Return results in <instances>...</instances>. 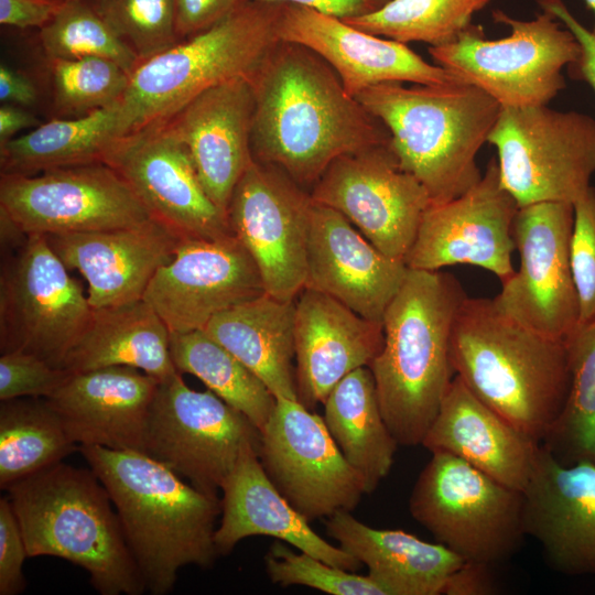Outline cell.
Instances as JSON below:
<instances>
[{
    "label": "cell",
    "instance_id": "8992f818",
    "mask_svg": "<svg viewBox=\"0 0 595 595\" xmlns=\"http://www.w3.org/2000/svg\"><path fill=\"white\" fill-rule=\"evenodd\" d=\"M6 490L29 558L80 566L101 595L147 591L109 493L90 467L60 462Z\"/></svg>",
    "mask_w": 595,
    "mask_h": 595
},
{
    "label": "cell",
    "instance_id": "816d5d0a",
    "mask_svg": "<svg viewBox=\"0 0 595 595\" xmlns=\"http://www.w3.org/2000/svg\"><path fill=\"white\" fill-rule=\"evenodd\" d=\"M37 88L32 79L7 64L0 66V100L2 104L29 107L37 100Z\"/></svg>",
    "mask_w": 595,
    "mask_h": 595
},
{
    "label": "cell",
    "instance_id": "836d02e7",
    "mask_svg": "<svg viewBox=\"0 0 595 595\" xmlns=\"http://www.w3.org/2000/svg\"><path fill=\"white\" fill-rule=\"evenodd\" d=\"M323 405L328 432L371 494L388 476L399 444L382 415L370 368L344 377Z\"/></svg>",
    "mask_w": 595,
    "mask_h": 595
},
{
    "label": "cell",
    "instance_id": "277c9868",
    "mask_svg": "<svg viewBox=\"0 0 595 595\" xmlns=\"http://www.w3.org/2000/svg\"><path fill=\"white\" fill-rule=\"evenodd\" d=\"M466 298L453 274L409 268L385 312L383 346L369 368L399 445L422 444L455 377L451 338Z\"/></svg>",
    "mask_w": 595,
    "mask_h": 595
},
{
    "label": "cell",
    "instance_id": "2e32d148",
    "mask_svg": "<svg viewBox=\"0 0 595 595\" xmlns=\"http://www.w3.org/2000/svg\"><path fill=\"white\" fill-rule=\"evenodd\" d=\"M573 226L571 203L542 202L519 207L513 238L520 267L493 299L509 317L561 340L575 331L580 316L570 261Z\"/></svg>",
    "mask_w": 595,
    "mask_h": 595
},
{
    "label": "cell",
    "instance_id": "83f0119b",
    "mask_svg": "<svg viewBox=\"0 0 595 595\" xmlns=\"http://www.w3.org/2000/svg\"><path fill=\"white\" fill-rule=\"evenodd\" d=\"M221 518L214 534L218 555L229 554L244 539L281 540L331 565L357 572L363 564L317 534L269 479L257 451L242 455L221 488Z\"/></svg>",
    "mask_w": 595,
    "mask_h": 595
},
{
    "label": "cell",
    "instance_id": "e0dca14e",
    "mask_svg": "<svg viewBox=\"0 0 595 595\" xmlns=\"http://www.w3.org/2000/svg\"><path fill=\"white\" fill-rule=\"evenodd\" d=\"M310 194L340 213L381 252L402 261L431 204L425 187L400 166L390 142L336 159Z\"/></svg>",
    "mask_w": 595,
    "mask_h": 595
},
{
    "label": "cell",
    "instance_id": "4fadbf2b",
    "mask_svg": "<svg viewBox=\"0 0 595 595\" xmlns=\"http://www.w3.org/2000/svg\"><path fill=\"white\" fill-rule=\"evenodd\" d=\"M0 208L28 235L108 230L152 218L123 176L105 163L1 173Z\"/></svg>",
    "mask_w": 595,
    "mask_h": 595
},
{
    "label": "cell",
    "instance_id": "f1b7e54d",
    "mask_svg": "<svg viewBox=\"0 0 595 595\" xmlns=\"http://www.w3.org/2000/svg\"><path fill=\"white\" fill-rule=\"evenodd\" d=\"M421 445L430 452L450 453L522 491L540 443L486 405L455 376Z\"/></svg>",
    "mask_w": 595,
    "mask_h": 595
},
{
    "label": "cell",
    "instance_id": "5bb4252c",
    "mask_svg": "<svg viewBox=\"0 0 595 595\" xmlns=\"http://www.w3.org/2000/svg\"><path fill=\"white\" fill-rule=\"evenodd\" d=\"M259 459L277 489L310 522L354 510L366 494L323 416L299 400L277 399L261 430Z\"/></svg>",
    "mask_w": 595,
    "mask_h": 595
},
{
    "label": "cell",
    "instance_id": "f5cc1de1",
    "mask_svg": "<svg viewBox=\"0 0 595 595\" xmlns=\"http://www.w3.org/2000/svg\"><path fill=\"white\" fill-rule=\"evenodd\" d=\"M41 125L24 107L3 104L0 107V145L15 138L19 131Z\"/></svg>",
    "mask_w": 595,
    "mask_h": 595
},
{
    "label": "cell",
    "instance_id": "7bdbcfd3",
    "mask_svg": "<svg viewBox=\"0 0 595 595\" xmlns=\"http://www.w3.org/2000/svg\"><path fill=\"white\" fill-rule=\"evenodd\" d=\"M570 261L578 300V324L595 321V188L575 201Z\"/></svg>",
    "mask_w": 595,
    "mask_h": 595
},
{
    "label": "cell",
    "instance_id": "60d3db41",
    "mask_svg": "<svg viewBox=\"0 0 595 595\" xmlns=\"http://www.w3.org/2000/svg\"><path fill=\"white\" fill-rule=\"evenodd\" d=\"M93 8L141 62L181 42L174 0H95Z\"/></svg>",
    "mask_w": 595,
    "mask_h": 595
},
{
    "label": "cell",
    "instance_id": "1f68e13d",
    "mask_svg": "<svg viewBox=\"0 0 595 595\" xmlns=\"http://www.w3.org/2000/svg\"><path fill=\"white\" fill-rule=\"evenodd\" d=\"M295 300L268 293L214 316L204 331L247 366L277 399L299 400L294 345Z\"/></svg>",
    "mask_w": 595,
    "mask_h": 595
},
{
    "label": "cell",
    "instance_id": "f35d334b",
    "mask_svg": "<svg viewBox=\"0 0 595 595\" xmlns=\"http://www.w3.org/2000/svg\"><path fill=\"white\" fill-rule=\"evenodd\" d=\"M48 58L104 57L131 74L138 55L85 0H64L58 12L40 29Z\"/></svg>",
    "mask_w": 595,
    "mask_h": 595
},
{
    "label": "cell",
    "instance_id": "8fae6325",
    "mask_svg": "<svg viewBox=\"0 0 595 595\" xmlns=\"http://www.w3.org/2000/svg\"><path fill=\"white\" fill-rule=\"evenodd\" d=\"M181 375L159 382L144 453L198 490L218 496L242 455L259 453L261 431L209 389L190 388Z\"/></svg>",
    "mask_w": 595,
    "mask_h": 595
},
{
    "label": "cell",
    "instance_id": "9c48e42d",
    "mask_svg": "<svg viewBox=\"0 0 595 595\" xmlns=\"http://www.w3.org/2000/svg\"><path fill=\"white\" fill-rule=\"evenodd\" d=\"M493 17L510 28L508 36L488 40L470 25L453 42L430 46V55L500 107L548 105L565 87L562 71L578 57L575 36L548 11L529 21L502 11Z\"/></svg>",
    "mask_w": 595,
    "mask_h": 595
},
{
    "label": "cell",
    "instance_id": "6da1fadb",
    "mask_svg": "<svg viewBox=\"0 0 595 595\" xmlns=\"http://www.w3.org/2000/svg\"><path fill=\"white\" fill-rule=\"evenodd\" d=\"M253 160L313 187L338 158L390 142L383 123L310 48L278 43L250 78Z\"/></svg>",
    "mask_w": 595,
    "mask_h": 595
},
{
    "label": "cell",
    "instance_id": "681fc988",
    "mask_svg": "<svg viewBox=\"0 0 595 595\" xmlns=\"http://www.w3.org/2000/svg\"><path fill=\"white\" fill-rule=\"evenodd\" d=\"M491 565L465 561L448 578L443 594L486 595L495 591Z\"/></svg>",
    "mask_w": 595,
    "mask_h": 595
},
{
    "label": "cell",
    "instance_id": "30bf717a",
    "mask_svg": "<svg viewBox=\"0 0 595 595\" xmlns=\"http://www.w3.org/2000/svg\"><path fill=\"white\" fill-rule=\"evenodd\" d=\"M488 143L497 150L501 185L519 207L574 204L595 174V119L548 105L501 107Z\"/></svg>",
    "mask_w": 595,
    "mask_h": 595
},
{
    "label": "cell",
    "instance_id": "74e56055",
    "mask_svg": "<svg viewBox=\"0 0 595 595\" xmlns=\"http://www.w3.org/2000/svg\"><path fill=\"white\" fill-rule=\"evenodd\" d=\"M489 0H389L378 10L343 19L364 32L401 43L440 46L470 26L472 17Z\"/></svg>",
    "mask_w": 595,
    "mask_h": 595
},
{
    "label": "cell",
    "instance_id": "d6a6232c",
    "mask_svg": "<svg viewBox=\"0 0 595 595\" xmlns=\"http://www.w3.org/2000/svg\"><path fill=\"white\" fill-rule=\"evenodd\" d=\"M123 137L121 100L66 119H53L0 145L1 173L33 175L47 170L107 163Z\"/></svg>",
    "mask_w": 595,
    "mask_h": 595
},
{
    "label": "cell",
    "instance_id": "bcb514c9",
    "mask_svg": "<svg viewBox=\"0 0 595 595\" xmlns=\"http://www.w3.org/2000/svg\"><path fill=\"white\" fill-rule=\"evenodd\" d=\"M543 11L556 18L580 45L577 60L567 68L571 77L587 83L595 91V34L582 25L561 0H538Z\"/></svg>",
    "mask_w": 595,
    "mask_h": 595
},
{
    "label": "cell",
    "instance_id": "4316f807",
    "mask_svg": "<svg viewBox=\"0 0 595 595\" xmlns=\"http://www.w3.org/2000/svg\"><path fill=\"white\" fill-rule=\"evenodd\" d=\"M294 345L299 401L313 410L344 377L369 367L382 349L383 327L327 294L303 289L295 299Z\"/></svg>",
    "mask_w": 595,
    "mask_h": 595
},
{
    "label": "cell",
    "instance_id": "44dd1931",
    "mask_svg": "<svg viewBox=\"0 0 595 595\" xmlns=\"http://www.w3.org/2000/svg\"><path fill=\"white\" fill-rule=\"evenodd\" d=\"M279 35L282 42L305 46L321 56L355 98L365 89L388 82H463L442 66L426 62L405 43L364 32L343 19L306 7L284 3Z\"/></svg>",
    "mask_w": 595,
    "mask_h": 595
},
{
    "label": "cell",
    "instance_id": "7402d4cb",
    "mask_svg": "<svg viewBox=\"0 0 595 595\" xmlns=\"http://www.w3.org/2000/svg\"><path fill=\"white\" fill-rule=\"evenodd\" d=\"M522 493L524 533L548 564L562 574H595V464L564 465L540 443Z\"/></svg>",
    "mask_w": 595,
    "mask_h": 595
},
{
    "label": "cell",
    "instance_id": "9a60e30c",
    "mask_svg": "<svg viewBox=\"0 0 595 595\" xmlns=\"http://www.w3.org/2000/svg\"><path fill=\"white\" fill-rule=\"evenodd\" d=\"M313 199L279 167L253 162L227 210L232 234L248 250L266 293L294 301L304 289Z\"/></svg>",
    "mask_w": 595,
    "mask_h": 595
},
{
    "label": "cell",
    "instance_id": "f907efd6",
    "mask_svg": "<svg viewBox=\"0 0 595 595\" xmlns=\"http://www.w3.org/2000/svg\"><path fill=\"white\" fill-rule=\"evenodd\" d=\"M267 2L288 3L306 7L318 12L349 19L371 13L389 0H259Z\"/></svg>",
    "mask_w": 595,
    "mask_h": 595
},
{
    "label": "cell",
    "instance_id": "c3c4849f",
    "mask_svg": "<svg viewBox=\"0 0 595 595\" xmlns=\"http://www.w3.org/2000/svg\"><path fill=\"white\" fill-rule=\"evenodd\" d=\"M64 0H0V23L18 29L45 26Z\"/></svg>",
    "mask_w": 595,
    "mask_h": 595
},
{
    "label": "cell",
    "instance_id": "4dcf8cb0",
    "mask_svg": "<svg viewBox=\"0 0 595 595\" xmlns=\"http://www.w3.org/2000/svg\"><path fill=\"white\" fill-rule=\"evenodd\" d=\"M171 332L143 299L93 309L91 320L63 368L71 374L127 366L164 381L178 371L171 356Z\"/></svg>",
    "mask_w": 595,
    "mask_h": 595
},
{
    "label": "cell",
    "instance_id": "d6986e66",
    "mask_svg": "<svg viewBox=\"0 0 595 595\" xmlns=\"http://www.w3.org/2000/svg\"><path fill=\"white\" fill-rule=\"evenodd\" d=\"M266 293L259 269L232 234L184 238L161 266L143 300L171 333L204 329L217 314Z\"/></svg>",
    "mask_w": 595,
    "mask_h": 595
},
{
    "label": "cell",
    "instance_id": "d4e9b609",
    "mask_svg": "<svg viewBox=\"0 0 595 595\" xmlns=\"http://www.w3.org/2000/svg\"><path fill=\"white\" fill-rule=\"evenodd\" d=\"M253 107L251 83L239 78L203 91L162 122L186 148L205 192L226 214L253 162Z\"/></svg>",
    "mask_w": 595,
    "mask_h": 595
},
{
    "label": "cell",
    "instance_id": "ab89813d",
    "mask_svg": "<svg viewBox=\"0 0 595 595\" xmlns=\"http://www.w3.org/2000/svg\"><path fill=\"white\" fill-rule=\"evenodd\" d=\"M55 111L80 117L120 101L130 74L104 57L48 58Z\"/></svg>",
    "mask_w": 595,
    "mask_h": 595
},
{
    "label": "cell",
    "instance_id": "cb8c5ba5",
    "mask_svg": "<svg viewBox=\"0 0 595 595\" xmlns=\"http://www.w3.org/2000/svg\"><path fill=\"white\" fill-rule=\"evenodd\" d=\"M44 236L64 264L85 278L93 309L143 299L182 240L154 218L125 228Z\"/></svg>",
    "mask_w": 595,
    "mask_h": 595
},
{
    "label": "cell",
    "instance_id": "ba28073f",
    "mask_svg": "<svg viewBox=\"0 0 595 595\" xmlns=\"http://www.w3.org/2000/svg\"><path fill=\"white\" fill-rule=\"evenodd\" d=\"M420 473L409 499L411 516L464 561L496 564L520 547L523 493L442 451Z\"/></svg>",
    "mask_w": 595,
    "mask_h": 595
},
{
    "label": "cell",
    "instance_id": "d590c367",
    "mask_svg": "<svg viewBox=\"0 0 595 595\" xmlns=\"http://www.w3.org/2000/svg\"><path fill=\"white\" fill-rule=\"evenodd\" d=\"M170 349L178 372L199 379L260 431L268 423L277 398L247 366L204 329L171 333Z\"/></svg>",
    "mask_w": 595,
    "mask_h": 595
},
{
    "label": "cell",
    "instance_id": "7dc6e473",
    "mask_svg": "<svg viewBox=\"0 0 595 595\" xmlns=\"http://www.w3.org/2000/svg\"><path fill=\"white\" fill-rule=\"evenodd\" d=\"M241 0H174L180 41L206 31Z\"/></svg>",
    "mask_w": 595,
    "mask_h": 595
},
{
    "label": "cell",
    "instance_id": "8d00e7d4",
    "mask_svg": "<svg viewBox=\"0 0 595 595\" xmlns=\"http://www.w3.org/2000/svg\"><path fill=\"white\" fill-rule=\"evenodd\" d=\"M570 387L564 408L542 441L564 465L595 464V321L565 339Z\"/></svg>",
    "mask_w": 595,
    "mask_h": 595
},
{
    "label": "cell",
    "instance_id": "52a82bcc",
    "mask_svg": "<svg viewBox=\"0 0 595 595\" xmlns=\"http://www.w3.org/2000/svg\"><path fill=\"white\" fill-rule=\"evenodd\" d=\"M283 6L241 0L206 31L141 62L121 99L123 137L166 121L212 87L250 80L281 42Z\"/></svg>",
    "mask_w": 595,
    "mask_h": 595
},
{
    "label": "cell",
    "instance_id": "ee69618b",
    "mask_svg": "<svg viewBox=\"0 0 595 595\" xmlns=\"http://www.w3.org/2000/svg\"><path fill=\"white\" fill-rule=\"evenodd\" d=\"M71 376L39 356L12 350L0 357V400L50 398Z\"/></svg>",
    "mask_w": 595,
    "mask_h": 595
},
{
    "label": "cell",
    "instance_id": "11a10c76",
    "mask_svg": "<svg viewBox=\"0 0 595 595\" xmlns=\"http://www.w3.org/2000/svg\"><path fill=\"white\" fill-rule=\"evenodd\" d=\"M586 6L594 12L595 15V0H584ZM592 32L595 34V22Z\"/></svg>",
    "mask_w": 595,
    "mask_h": 595
},
{
    "label": "cell",
    "instance_id": "b9f144b4",
    "mask_svg": "<svg viewBox=\"0 0 595 595\" xmlns=\"http://www.w3.org/2000/svg\"><path fill=\"white\" fill-rule=\"evenodd\" d=\"M269 580L281 586L301 585L331 595H388L369 575L331 565L277 540L264 555Z\"/></svg>",
    "mask_w": 595,
    "mask_h": 595
},
{
    "label": "cell",
    "instance_id": "7a4b0ae2",
    "mask_svg": "<svg viewBox=\"0 0 595 595\" xmlns=\"http://www.w3.org/2000/svg\"><path fill=\"white\" fill-rule=\"evenodd\" d=\"M78 450L109 493L147 591L165 595L182 567L215 563L218 496L198 490L142 452L98 445Z\"/></svg>",
    "mask_w": 595,
    "mask_h": 595
},
{
    "label": "cell",
    "instance_id": "5b68a950",
    "mask_svg": "<svg viewBox=\"0 0 595 595\" xmlns=\"http://www.w3.org/2000/svg\"><path fill=\"white\" fill-rule=\"evenodd\" d=\"M356 99L387 128L400 166L425 187L431 204L451 201L482 178L476 156L501 108L484 90L464 82H388Z\"/></svg>",
    "mask_w": 595,
    "mask_h": 595
},
{
    "label": "cell",
    "instance_id": "ac0fdd59",
    "mask_svg": "<svg viewBox=\"0 0 595 595\" xmlns=\"http://www.w3.org/2000/svg\"><path fill=\"white\" fill-rule=\"evenodd\" d=\"M519 206L501 185L497 160L462 195L430 204L404 259L410 269L439 271L470 264L505 282L515 273L513 221Z\"/></svg>",
    "mask_w": 595,
    "mask_h": 595
},
{
    "label": "cell",
    "instance_id": "484cf974",
    "mask_svg": "<svg viewBox=\"0 0 595 595\" xmlns=\"http://www.w3.org/2000/svg\"><path fill=\"white\" fill-rule=\"evenodd\" d=\"M159 380L127 366L71 374L47 402L80 445L144 453Z\"/></svg>",
    "mask_w": 595,
    "mask_h": 595
},
{
    "label": "cell",
    "instance_id": "f546056e",
    "mask_svg": "<svg viewBox=\"0 0 595 595\" xmlns=\"http://www.w3.org/2000/svg\"><path fill=\"white\" fill-rule=\"evenodd\" d=\"M327 534L368 569L388 595H440L465 562L442 543L403 530L377 529L338 511L325 521Z\"/></svg>",
    "mask_w": 595,
    "mask_h": 595
},
{
    "label": "cell",
    "instance_id": "3957f363",
    "mask_svg": "<svg viewBox=\"0 0 595 595\" xmlns=\"http://www.w3.org/2000/svg\"><path fill=\"white\" fill-rule=\"evenodd\" d=\"M451 360L455 376L480 401L542 443L569 393L565 340L522 325L493 299L467 296L453 325Z\"/></svg>",
    "mask_w": 595,
    "mask_h": 595
},
{
    "label": "cell",
    "instance_id": "ffe728a7",
    "mask_svg": "<svg viewBox=\"0 0 595 595\" xmlns=\"http://www.w3.org/2000/svg\"><path fill=\"white\" fill-rule=\"evenodd\" d=\"M106 164L123 176L152 218L182 239L232 235L227 214L207 195L186 148L164 123L120 138Z\"/></svg>",
    "mask_w": 595,
    "mask_h": 595
},
{
    "label": "cell",
    "instance_id": "e575fe53",
    "mask_svg": "<svg viewBox=\"0 0 595 595\" xmlns=\"http://www.w3.org/2000/svg\"><path fill=\"white\" fill-rule=\"evenodd\" d=\"M78 450L44 398H17L0 405V487L63 462Z\"/></svg>",
    "mask_w": 595,
    "mask_h": 595
},
{
    "label": "cell",
    "instance_id": "7c38bea8",
    "mask_svg": "<svg viewBox=\"0 0 595 595\" xmlns=\"http://www.w3.org/2000/svg\"><path fill=\"white\" fill-rule=\"evenodd\" d=\"M41 234L6 256L0 273V349L34 354L54 367L76 345L93 307Z\"/></svg>",
    "mask_w": 595,
    "mask_h": 595
},
{
    "label": "cell",
    "instance_id": "f6af8a7d",
    "mask_svg": "<svg viewBox=\"0 0 595 595\" xmlns=\"http://www.w3.org/2000/svg\"><path fill=\"white\" fill-rule=\"evenodd\" d=\"M28 556L24 539L9 498L0 499V595L23 592V563Z\"/></svg>",
    "mask_w": 595,
    "mask_h": 595
},
{
    "label": "cell",
    "instance_id": "603a6c76",
    "mask_svg": "<svg viewBox=\"0 0 595 595\" xmlns=\"http://www.w3.org/2000/svg\"><path fill=\"white\" fill-rule=\"evenodd\" d=\"M402 260L375 247L337 210L313 201L304 289L327 294L382 323L408 273Z\"/></svg>",
    "mask_w": 595,
    "mask_h": 595
},
{
    "label": "cell",
    "instance_id": "db71d44e",
    "mask_svg": "<svg viewBox=\"0 0 595 595\" xmlns=\"http://www.w3.org/2000/svg\"><path fill=\"white\" fill-rule=\"evenodd\" d=\"M28 236L29 235L19 227L8 213L0 208L1 247L6 250H15L22 246Z\"/></svg>",
    "mask_w": 595,
    "mask_h": 595
}]
</instances>
